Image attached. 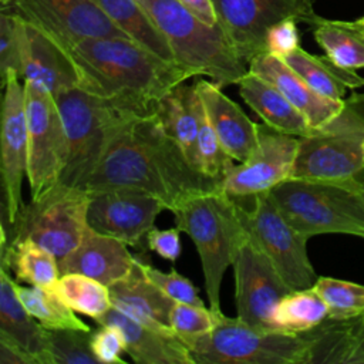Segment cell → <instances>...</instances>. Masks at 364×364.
Returning a JSON list of instances; mask_svg holds the SVG:
<instances>
[{
    "instance_id": "30bf717a",
    "label": "cell",
    "mask_w": 364,
    "mask_h": 364,
    "mask_svg": "<svg viewBox=\"0 0 364 364\" xmlns=\"http://www.w3.org/2000/svg\"><path fill=\"white\" fill-rule=\"evenodd\" d=\"M247 239L272 262L291 290L309 289L317 274L307 255V237L280 213L269 192L253 196V206L240 205Z\"/></svg>"
},
{
    "instance_id": "5bb4252c",
    "label": "cell",
    "mask_w": 364,
    "mask_h": 364,
    "mask_svg": "<svg viewBox=\"0 0 364 364\" xmlns=\"http://www.w3.org/2000/svg\"><path fill=\"white\" fill-rule=\"evenodd\" d=\"M13 6L65 50L88 38L127 37L94 0H13Z\"/></svg>"
},
{
    "instance_id": "60d3db41",
    "label": "cell",
    "mask_w": 364,
    "mask_h": 364,
    "mask_svg": "<svg viewBox=\"0 0 364 364\" xmlns=\"http://www.w3.org/2000/svg\"><path fill=\"white\" fill-rule=\"evenodd\" d=\"M91 348L100 363L127 364L121 357L125 353L124 337L117 327L98 324V328L91 333Z\"/></svg>"
},
{
    "instance_id": "bcb514c9",
    "label": "cell",
    "mask_w": 364,
    "mask_h": 364,
    "mask_svg": "<svg viewBox=\"0 0 364 364\" xmlns=\"http://www.w3.org/2000/svg\"><path fill=\"white\" fill-rule=\"evenodd\" d=\"M357 321H358V327H360V334L363 338V344H364V313L357 316Z\"/></svg>"
},
{
    "instance_id": "ee69618b",
    "label": "cell",
    "mask_w": 364,
    "mask_h": 364,
    "mask_svg": "<svg viewBox=\"0 0 364 364\" xmlns=\"http://www.w3.org/2000/svg\"><path fill=\"white\" fill-rule=\"evenodd\" d=\"M178 1L206 24L209 26L218 24V16L213 6V0H178Z\"/></svg>"
},
{
    "instance_id": "d590c367",
    "label": "cell",
    "mask_w": 364,
    "mask_h": 364,
    "mask_svg": "<svg viewBox=\"0 0 364 364\" xmlns=\"http://www.w3.org/2000/svg\"><path fill=\"white\" fill-rule=\"evenodd\" d=\"M27 21L17 13L3 11L0 16V75L4 84L10 73L23 80V68L27 54Z\"/></svg>"
},
{
    "instance_id": "603a6c76",
    "label": "cell",
    "mask_w": 364,
    "mask_h": 364,
    "mask_svg": "<svg viewBox=\"0 0 364 364\" xmlns=\"http://www.w3.org/2000/svg\"><path fill=\"white\" fill-rule=\"evenodd\" d=\"M14 280L0 269V338L26 353L34 364H53L48 330L26 309L14 289Z\"/></svg>"
},
{
    "instance_id": "e575fe53",
    "label": "cell",
    "mask_w": 364,
    "mask_h": 364,
    "mask_svg": "<svg viewBox=\"0 0 364 364\" xmlns=\"http://www.w3.org/2000/svg\"><path fill=\"white\" fill-rule=\"evenodd\" d=\"M313 287L327 304V318L348 320L364 313V284L321 276Z\"/></svg>"
},
{
    "instance_id": "ac0fdd59",
    "label": "cell",
    "mask_w": 364,
    "mask_h": 364,
    "mask_svg": "<svg viewBox=\"0 0 364 364\" xmlns=\"http://www.w3.org/2000/svg\"><path fill=\"white\" fill-rule=\"evenodd\" d=\"M196 90L223 149L236 162H243L257 146L259 124L252 121L213 81L200 80L196 82Z\"/></svg>"
},
{
    "instance_id": "9a60e30c",
    "label": "cell",
    "mask_w": 364,
    "mask_h": 364,
    "mask_svg": "<svg viewBox=\"0 0 364 364\" xmlns=\"http://www.w3.org/2000/svg\"><path fill=\"white\" fill-rule=\"evenodd\" d=\"M235 300L237 317L267 331H277L273 323L276 306L291 291L272 262L249 239L233 260Z\"/></svg>"
},
{
    "instance_id": "9c48e42d",
    "label": "cell",
    "mask_w": 364,
    "mask_h": 364,
    "mask_svg": "<svg viewBox=\"0 0 364 364\" xmlns=\"http://www.w3.org/2000/svg\"><path fill=\"white\" fill-rule=\"evenodd\" d=\"M88 203L90 192L55 186L40 200L24 205L10 223L3 200L1 252L21 239H31L61 260L80 245L88 229Z\"/></svg>"
},
{
    "instance_id": "484cf974",
    "label": "cell",
    "mask_w": 364,
    "mask_h": 364,
    "mask_svg": "<svg viewBox=\"0 0 364 364\" xmlns=\"http://www.w3.org/2000/svg\"><path fill=\"white\" fill-rule=\"evenodd\" d=\"M203 102L196 84H179L161 98L156 117L168 135L181 146L189 164L196 169L199 119Z\"/></svg>"
},
{
    "instance_id": "f546056e",
    "label": "cell",
    "mask_w": 364,
    "mask_h": 364,
    "mask_svg": "<svg viewBox=\"0 0 364 364\" xmlns=\"http://www.w3.org/2000/svg\"><path fill=\"white\" fill-rule=\"evenodd\" d=\"M311 28L314 40L333 63L348 70L364 67V16L353 21L318 17Z\"/></svg>"
},
{
    "instance_id": "5b68a950",
    "label": "cell",
    "mask_w": 364,
    "mask_h": 364,
    "mask_svg": "<svg viewBox=\"0 0 364 364\" xmlns=\"http://www.w3.org/2000/svg\"><path fill=\"white\" fill-rule=\"evenodd\" d=\"M364 92L351 91L341 109L306 136H300L291 179L355 183L363 168Z\"/></svg>"
},
{
    "instance_id": "6da1fadb",
    "label": "cell",
    "mask_w": 364,
    "mask_h": 364,
    "mask_svg": "<svg viewBox=\"0 0 364 364\" xmlns=\"http://www.w3.org/2000/svg\"><path fill=\"white\" fill-rule=\"evenodd\" d=\"M80 189L136 191L158 198L172 212L192 196L220 189V182L189 164L154 114L127 119L114 129L98 165Z\"/></svg>"
},
{
    "instance_id": "b9f144b4",
    "label": "cell",
    "mask_w": 364,
    "mask_h": 364,
    "mask_svg": "<svg viewBox=\"0 0 364 364\" xmlns=\"http://www.w3.org/2000/svg\"><path fill=\"white\" fill-rule=\"evenodd\" d=\"M297 20L286 18L272 26L266 34V53L283 58L300 47V34Z\"/></svg>"
},
{
    "instance_id": "7a4b0ae2",
    "label": "cell",
    "mask_w": 364,
    "mask_h": 364,
    "mask_svg": "<svg viewBox=\"0 0 364 364\" xmlns=\"http://www.w3.org/2000/svg\"><path fill=\"white\" fill-rule=\"evenodd\" d=\"M67 51L80 75L78 87L131 117L156 114L164 95L195 77L127 37L88 38Z\"/></svg>"
},
{
    "instance_id": "c3c4849f",
    "label": "cell",
    "mask_w": 364,
    "mask_h": 364,
    "mask_svg": "<svg viewBox=\"0 0 364 364\" xmlns=\"http://www.w3.org/2000/svg\"><path fill=\"white\" fill-rule=\"evenodd\" d=\"M0 1H1L3 7H7L9 4H13V0H0Z\"/></svg>"
},
{
    "instance_id": "52a82bcc",
    "label": "cell",
    "mask_w": 364,
    "mask_h": 364,
    "mask_svg": "<svg viewBox=\"0 0 364 364\" xmlns=\"http://www.w3.org/2000/svg\"><path fill=\"white\" fill-rule=\"evenodd\" d=\"M182 341L195 364H309L306 333L260 330L222 311L209 333Z\"/></svg>"
},
{
    "instance_id": "8d00e7d4",
    "label": "cell",
    "mask_w": 364,
    "mask_h": 364,
    "mask_svg": "<svg viewBox=\"0 0 364 364\" xmlns=\"http://www.w3.org/2000/svg\"><path fill=\"white\" fill-rule=\"evenodd\" d=\"M233 165L235 159L223 149L203 107L199 119L196 169L220 182Z\"/></svg>"
},
{
    "instance_id": "836d02e7",
    "label": "cell",
    "mask_w": 364,
    "mask_h": 364,
    "mask_svg": "<svg viewBox=\"0 0 364 364\" xmlns=\"http://www.w3.org/2000/svg\"><path fill=\"white\" fill-rule=\"evenodd\" d=\"M55 293L74 311L91 318L102 316L112 307L108 286L81 273L61 274Z\"/></svg>"
},
{
    "instance_id": "d4e9b609",
    "label": "cell",
    "mask_w": 364,
    "mask_h": 364,
    "mask_svg": "<svg viewBox=\"0 0 364 364\" xmlns=\"http://www.w3.org/2000/svg\"><path fill=\"white\" fill-rule=\"evenodd\" d=\"M242 100L267 127L294 136H306L311 127L306 117L267 80L247 71L237 84Z\"/></svg>"
},
{
    "instance_id": "ffe728a7",
    "label": "cell",
    "mask_w": 364,
    "mask_h": 364,
    "mask_svg": "<svg viewBox=\"0 0 364 364\" xmlns=\"http://www.w3.org/2000/svg\"><path fill=\"white\" fill-rule=\"evenodd\" d=\"M108 290L115 309L146 327L173 334L171 311L176 301L148 279L138 257L131 272L109 284Z\"/></svg>"
},
{
    "instance_id": "7402d4cb",
    "label": "cell",
    "mask_w": 364,
    "mask_h": 364,
    "mask_svg": "<svg viewBox=\"0 0 364 364\" xmlns=\"http://www.w3.org/2000/svg\"><path fill=\"white\" fill-rule=\"evenodd\" d=\"M249 71L277 87L282 94L306 117L311 128L333 118L343 107V100H330L316 92L283 58L270 53H260L247 64Z\"/></svg>"
},
{
    "instance_id": "7c38bea8",
    "label": "cell",
    "mask_w": 364,
    "mask_h": 364,
    "mask_svg": "<svg viewBox=\"0 0 364 364\" xmlns=\"http://www.w3.org/2000/svg\"><path fill=\"white\" fill-rule=\"evenodd\" d=\"M313 4L314 0H213L219 26L246 64L266 51V34L276 23L294 18L311 27L320 17Z\"/></svg>"
},
{
    "instance_id": "4dcf8cb0",
    "label": "cell",
    "mask_w": 364,
    "mask_h": 364,
    "mask_svg": "<svg viewBox=\"0 0 364 364\" xmlns=\"http://www.w3.org/2000/svg\"><path fill=\"white\" fill-rule=\"evenodd\" d=\"M1 267L17 282L55 291L61 272L57 257L31 239H21L1 252Z\"/></svg>"
},
{
    "instance_id": "ab89813d",
    "label": "cell",
    "mask_w": 364,
    "mask_h": 364,
    "mask_svg": "<svg viewBox=\"0 0 364 364\" xmlns=\"http://www.w3.org/2000/svg\"><path fill=\"white\" fill-rule=\"evenodd\" d=\"M139 263L148 279L176 303H188L202 307L205 306L199 296V289L189 279L179 274L175 269H171L169 272L165 273L148 264L146 262H142L141 259Z\"/></svg>"
},
{
    "instance_id": "3957f363",
    "label": "cell",
    "mask_w": 364,
    "mask_h": 364,
    "mask_svg": "<svg viewBox=\"0 0 364 364\" xmlns=\"http://www.w3.org/2000/svg\"><path fill=\"white\" fill-rule=\"evenodd\" d=\"M172 213L175 226L192 239L199 253L209 309L222 311L223 274L247 239L237 199L216 189L189 198Z\"/></svg>"
},
{
    "instance_id": "d6a6232c",
    "label": "cell",
    "mask_w": 364,
    "mask_h": 364,
    "mask_svg": "<svg viewBox=\"0 0 364 364\" xmlns=\"http://www.w3.org/2000/svg\"><path fill=\"white\" fill-rule=\"evenodd\" d=\"M14 289L28 313L47 330H91L55 291L36 286L26 287L17 283H14Z\"/></svg>"
},
{
    "instance_id": "ba28073f",
    "label": "cell",
    "mask_w": 364,
    "mask_h": 364,
    "mask_svg": "<svg viewBox=\"0 0 364 364\" xmlns=\"http://www.w3.org/2000/svg\"><path fill=\"white\" fill-rule=\"evenodd\" d=\"M68 138V158L57 186L80 189L98 165L114 129L136 118L80 87L54 97Z\"/></svg>"
},
{
    "instance_id": "cb8c5ba5",
    "label": "cell",
    "mask_w": 364,
    "mask_h": 364,
    "mask_svg": "<svg viewBox=\"0 0 364 364\" xmlns=\"http://www.w3.org/2000/svg\"><path fill=\"white\" fill-rule=\"evenodd\" d=\"M27 34L28 44L23 81H33L44 87L53 97L61 91L78 87L80 75L68 51L28 21Z\"/></svg>"
},
{
    "instance_id": "44dd1931",
    "label": "cell",
    "mask_w": 364,
    "mask_h": 364,
    "mask_svg": "<svg viewBox=\"0 0 364 364\" xmlns=\"http://www.w3.org/2000/svg\"><path fill=\"white\" fill-rule=\"evenodd\" d=\"M97 324L117 327L125 343V353L138 364H195L185 343L175 334L146 327L114 306L92 318Z\"/></svg>"
},
{
    "instance_id": "681fc988",
    "label": "cell",
    "mask_w": 364,
    "mask_h": 364,
    "mask_svg": "<svg viewBox=\"0 0 364 364\" xmlns=\"http://www.w3.org/2000/svg\"><path fill=\"white\" fill-rule=\"evenodd\" d=\"M363 168H364V148H363Z\"/></svg>"
},
{
    "instance_id": "277c9868",
    "label": "cell",
    "mask_w": 364,
    "mask_h": 364,
    "mask_svg": "<svg viewBox=\"0 0 364 364\" xmlns=\"http://www.w3.org/2000/svg\"><path fill=\"white\" fill-rule=\"evenodd\" d=\"M166 37L175 61L219 87L239 84L249 71L219 23L209 26L178 0H139Z\"/></svg>"
},
{
    "instance_id": "2e32d148",
    "label": "cell",
    "mask_w": 364,
    "mask_h": 364,
    "mask_svg": "<svg viewBox=\"0 0 364 364\" xmlns=\"http://www.w3.org/2000/svg\"><path fill=\"white\" fill-rule=\"evenodd\" d=\"M162 210L164 203L148 193L128 189L97 191L90 192L87 222L101 235L141 247Z\"/></svg>"
},
{
    "instance_id": "e0dca14e",
    "label": "cell",
    "mask_w": 364,
    "mask_h": 364,
    "mask_svg": "<svg viewBox=\"0 0 364 364\" xmlns=\"http://www.w3.org/2000/svg\"><path fill=\"white\" fill-rule=\"evenodd\" d=\"M4 97L1 108V179L3 200L6 202L9 222L13 223L21 208L23 178L27 176L28 134L26 115L24 81L18 74L10 73L3 84Z\"/></svg>"
},
{
    "instance_id": "8fae6325",
    "label": "cell",
    "mask_w": 364,
    "mask_h": 364,
    "mask_svg": "<svg viewBox=\"0 0 364 364\" xmlns=\"http://www.w3.org/2000/svg\"><path fill=\"white\" fill-rule=\"evenodd\" d=\"M24 90L28 134L27 179L31 202H37L60 181L68 158V138L53 94L27 80Z\"/></svg>"
},
{
    "instance_id": "f6af8a7d",
    "label": "cell",
    "mask_w": 364,
    "mask_h": 364,
    "mask_svg": "<svg viewBox=\"0 0 364 364\" xmlns=\"http://www.w3.org/2000/svg\"><path fill=\"white\" fill-rule=\"evenodd\" d=\"M0 364H34L17 346L0 338Z\"/></svg>"
},
{
    "instance_id": "74e56055",
    "label": "cell",
    "mask_w": 364,
    "mask_h": 364,
    "mask_svg": "<svg viewBox=\"0 0 364 364\" xmlns=\"http://www.w3.org/2000/svg\"><path fill=\"white\" fill-rule=\"evenodd\" d=\"M91 330H48V346L53 364H97L91 348Z\"/></svg>"
},
{
    "instance_id": "f35d334b",
    "label": "cell",
    "mask_w": 364,
    "mask_h": 364,
    "mask_svg": "<svg viewBox=\"0 0 364 364\" xmlns=\"http://www.w3.org/2000/svg\"><path fill=\"white\" fill-rule=\"evenodd\" d=\"M216 313L205 306L175 303L171 311V328L181 340L206 334L215 327Z\"/></svg>"
},
{
    "instance_id": "8992f818",
    "label": "cell",
    "mask_w": 364,
    "mask_h": 364,
    "mask_svg": "<svg viewBox=\"0 0 364 364\" xmlns=\"http://www.w3.org/2000/svg\"><path fill=\"white\" fill-rule=\"evenodd\" d=\"M284 219L307 239L344 233L364 239V193L355 183L287 179L269 191Z\"/></svg>"
},
{
    "instance_id": "4fadbf2b",
    "label": "cell",
    "mask_w": 364,
    "mask_h": 364,
    "mask_svg": "<svg viewBox=\"0 0 364 364\" xmlns=\"http://www.w3.org/2000/svg\"><path fill=\"white\" fill-rule=\"evenodd\" d=\"M299 145L300 136L259 124L257 146L243 162L235 164L228 171L220 181V189L235 199L269 192L290 179Z\"/></svg>"
},
{
    "instance_id": "7dc6e473",
    "label": "cell",
    "mask_w": 364,
    "mask_h": 364,
    "mask_svg": "<svg viewBox=\"0 0 364 364\" xmlns=\"http://www.w3.org/2000/svg\"><path fill=\"white\" fill-rule=\"evenodd\" d=\"M357 178V181H358V183H360V186H361V191H363V193H364V169L355 176Z\"/></svg>"
},
{
    "instance_id": "7bdbcfd3",
    "label": "cell",
    "mask_w": 364,
    "mask_h": 364,
    "mask_svg": "<svg viewBox=\"0 0 364 364\" xmlns=\"http://www.w3.org/2000/svg\"><path fill=\"white\" fill-rule=\"evenodd\" d=\"M179 233L181 230L176 226L164 230H159L156 228L151 229L146 236L149 250L155 252L156 255L169 262H176L182 252Z\"/></svg>"
},
{
    "instance_id": "1f68e13d",
    "label": "cell",
    "mask_w": 364,
    "mask_h": 364,
    "mask_svg": "<svg viewBox=\"0 0 364 364\" xmlns=\"http://www.w3.org/2000/svg\"><path fill=\"white\" fill-rule=\"evenodd\" d=\"M328 317V309L314 287L291 290L282 297L273 314L277 331L306 333Z\"/></svg>"
},
{
    "instance_id": "4316f807",
    "label": "cell",
    "mask_w": 364,
    "mask_h": 364,
    "mask_svg": "<svg viewBox=\"0 0 364 364\" xmlns=\"http://www.w3.org/2000/svg\"><path fill=\"white\" fill-rule=\"evenodd\" d=\"M306 334L310 343L309 364H364V344L357 317L326 318Z\"/></svg>"
},
{
    "instance_id": "83f0119b",
    "label": "cell",
    "mask_w": 364,
    "mask_h": 364,
    "mask_svg": "<svg viewBox=\"0 0 364 364\" xmlns=\"http://www.w3.org/2000/svg\"><path fill=\"white\" fill-rule=\"evenodd\" d=\"M284 63L296 71L316 92L330 100H343L347 90L364 87V77L333 63L327 55H313L297 47L283 57Z\"/></svg>"
},
{
    "instance_id": "f1b7e54d",
    "label": "cell",
    "mask_w": 364,
    "mask_h": 364,
    "mask_svg": "<svg viewBox=\"0 0 364 364\" xmlns=\"http://www.w3.org/2000/svg\"><path fill=\"white\" fill-rule=\"evenodd\" d=\"M109 20L132 41L166 61H175L173 51L148 10L139 0H94Z\"/></svg>"
},
{
    "instance_id": "d6986e66",
    "label": "cell",
    "mask_w": 364,
    "mask_h": 364,
    "mask_svg": "<svg viewBox=\"0 0 364 364\" xmlns=\"http://www.w3.org/2000/svg\"><path fill=\"white\" fill-rule=\"evenodd\" d=\"M122 240L101 235L90 226L80 245L58 260L61 274L81 273L105 286L125 277L134 267L135 257Z\"/></svg>"
}]
</instances>
